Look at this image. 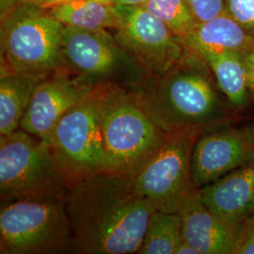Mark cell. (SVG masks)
I'll return each mask as SVG.
<instances>
[{
	"instance_id": "obj_1",
	"label": "cell",
	"mask_w": 254,
	"mask_h": 254,
	"mask_svg": "<svg viewBox=\"0 0 254 254\" xmlns=\"http://www.w3.org/2000/svg\"><path fill=\"white\" fill-rule=\"evenodd\" d=\"M73 253L137 254L153 202L137 194L132 177L101 172L71 188L65 198Z\"/></svg>"
},
{
	"instance_id": "obj_2",
	"label": "cell",
	"mask_w": 254,
	"mask_h": 254,
	"mask_svg": "<svg viewBox=\"0 0 254 254\" xmlns=\"http://www.w3.org/2000/svg\"><path fill=\"white\" fill-rule=\"evenodd\" d=\"M135 91L151 117L167 133L244 118L219 90L208 64L190 51L169 71L150 77Z\"/></svg>"
},
{
	"instance_id": "obj_3",
	"label": "cell",
	"mask_w": 254,
	"mask_h": 254,
	"mask_svg": "<svg viewBox=\"0 0 254 254\" xmlns=\"http://www.w3.org/2000/svg\"><path fill=\"white\" fill-rule=\"evenodd\" d=\"M99 86L105 172L132 176L169 133L154 122L135 90Z\"/></svg>"
},
{
	"instance_id": "obj_4",
	"label": "cell",
	"mask_w": 254,
	"mask_h": 254,
	"mask_svg": "<svg viewBox=\"0 0 254 254\" xmlns=\"http://www.w3.org/2000/svg\"><path fill=\"white\" fill-rule=\"evenodd\" d=\"M64 27L46 8L20 2L1 17V68L38 75L65 71L62 55Z\"/></svg>"
},
{
	"instance_id": "obj_5",
	"label": "cell",
	"mask_w": 254,
	"mask_h": 254,
	"mask_svg": "<svg viewBox=\"0 0 254 254\" xmlns=\"http://www.w3.org/2000/svg\"><path fill=\"white\" fill-rule=\"evenodd\" d=\"M0 253H73V235L64 198L1 202Z\"/></svg>"
},
{
	"instance_id": "obj_6",
	"label": "cell",
	"mask_w": 254,
	"mask_h": 254,
	"mask_svg": "<svg viewBox=\"0 0 254 254\" xmlns=\"http://www.w3.org/2000/svg\"><path fill=\"white\" fill-rule=\"evenodd\" d=\"M42 139L69 190L92 175L105 172L100 86L96 85Z\"/></svg>"
},
{
	"instance_id": "obj_7",
	"label": "cell",
	"mask_w": 254,
	"mask_h": 254,
	"mask_svg": "<svg viewBox=\"0 0 254 254\" xmlns=\"http://www.w3.org/2000/svg\"><path fill=\"white\" fill-rule=\"evenodd\" d=\"M64 70L91 85H116L138 90L150 75L121 46L109 29L64 26L62 36Z\"/></svg>"
},
{
	"instance_id": "obj_8",
	"label": "cell",
	"mask_w": 254,
	"mask_h": 254,
	"mask_svg": "<svg viewBox=\"0 0 254 254\" xmlns=\"http://www.w3.org/2000/svg\"><path fill=\"white\" fill-rule=\"evenodd\" d=\"M205 128L186 127L169 133L131 176L135 191L151 200L156 210L178 213L183 204L199 190L192 176V152Z\"/></svg>"
},
{
	"instance_id": "obj_9",
	"label": "cell",
	"mask_w": 254,
	"mask_h": 254,
	"mask_svg": "<svg viewBox=\"0 0 254 254\" xmlns=\"http://www.w3.org/2000/svg\"><path fill=\"white\" fill-rule=\"evenodd\" d=\"M68 191L42 138L21 128L0 136L1 202L19 199H65Z\"/></svg>"
},
{
	"instance_id": "obj_10",
	"label": "cell",
	"mask_w": 254,
	"mask_h": 254,
	"mask_svg": "<svg viewBox=\"0 0 254 254\" xmlns=\"http://www.w3.org/2000/svg\"><path fill=\"white\" fill-rule=\"evenodd\" d=\"M116 8L120 26L111 31L150 77L169 71L189 51L166 24L142 6L118 4Z\"/></svg>"
},
{
	"instance_id": "obj_11",
	"label": "cell",
	"mask_w": 254,
	"mask_h": 254,
	"mask_svg": "<svg viewBox=\"0 0 254 254\" xmlns=\"http://www.w3.org/2000/svg\"><path fill=\"white\" fill-rule=\"evenodd\" d=\"M253 163L254 119L243 118L207 127L200 133L193 147V181L200 189Z\"/></svg>"
},
{
	"instance_id": "obj_12",
	"label": "cell",
	"mask_w": 254,
	"mask_h": 254,
	"mask_svg": "<svg viewBox=\"0 0 254 254\" xmlns=\"http://www.w3.org/2000/svg\"><path fill=\"white\" fill-rule=\"evenodd\" d=\"M95 86L67 71L49 74L37 86L20 128L45 138Z\"/></svg>"
},
{
	"instance_id": "obj_13",
	"label": "cell",
	"mask_w": 254,
	"mask_h": 254,
	"mask_svg": "<svg viewBox=\"0 0 254 254\" xmlns=\"http://www.w3.org/2000/svg\"><path fill=\"white\" fill-rule=\"evenodd\" d=\"M185 241L200 254H233L236 226L218 218L205 205L198 190L178 211Z\"/></svg>"
},
{
	"instance_id": "obj_14",
	"label": "cell",
	"mask_w": 254,
	"mask_h": 254,
	"mask_svg": "<svg viewBox=\"0 0 254 254\" xmlns=\"http://www.w3.org/2000/svg\"><path fill=\"white\" fill-rule=\"evenodd\" d=\"M199 191L203 202L215 215L237 226L254 213V163L228 173Z\"/></svg>"
},
{
	"instance_id": "obj_15",
	"label": "cell",
	"mask_w": 254,
	"mask_h": 254,
	"mask_svg": "<svg viewBox=\"0 0 254 254\" xmlns=\"http://www.w3.org/2000/svg\"><path fill=\"white\" fill-rule=\"evenodd\" d=\"M190 52L243 53L254 48V35L225 11L199 25L184 43Z\"/></svg>"
},
{
	"instance_id": "obj_16",
	"label": "cell",
	"mask_w": 254,
	"mask_h": 254,
	"mask_svg": "<svg viewBox=\"0 0 254 254\" xmlns=\"http://www.w3.org/2000/svg\"><path fill=\"white\" fill-rule=\"evenodd\" d=\"M48 75L13 73L1 68L0 136L20 128L37 86Z\"/></svg>"
},
{
	"instance_id": "obj_17",
	"label": "cell",
	"mask_w": 254,
	"mask_h": 254,
	"mask_svg": "<svg viewBox=\"0 0 254 254\" xmlns=\"http://www.w3.org/2000/svg\"><path fill=\"white\" fill-rule=\"evenodd\" d=\"M208 64L219 90L237 113L254 103L246 76L240 53L207 52L200 55Z\"/></svg>"
},
{
	"instance_id": "obj_18",
	"label": "cell",
	"mask_w": 254,
	"mask_h": 254,
	"mask_svg": "<svg viewBox=\"0 0 254 254\" xmlns=\"http://www.w3.org/2000/svg\"><path fill=\"white\" fill-rule=\"evenodd\" d=\"M50 15L64 26L84 29L113 30L120 26L116 6L90 0H73L48 8Z\"/></svg>"
},
{
	"instance_id": "obj_19",
	"label": "cell",
	"mask_w": 254,
	"mask_h": 254,
	"mask_svg": "<svg viewBox=\"0 0 254 254\" xmlns=\"http://www.w3.org/2000/svg\"><path fill=\"white\" fill-rule=\"evenodd\" d=\"M184 240L179 213L154 211L148 221L138 254H176Z\"/></svg>"
},
{
	"instance_id": "obj_20",
	"label": "cell",
	"mask_w": 254,
	"mask_h": 254,
	"mask_svg": "<svg viewBox=\"0 0 254 254\" xmlns=\"http://www.w3.org/2000/svg\"><path fill=\"white\" fill-rule=\"evenodd\" d=\"M140 6L166 24L183 45L199 25L187 0H147Z\"/></svg>"
},
{
	"instance_id": "obj_21",
	"label": "cell",
	"mask_w": 254,
	"mask_h": 254,
	"mask_svg": "<svg viewBox=\"0 0 254 254\" xmlns=\"http://www.w3.org/2000/svg\"><path fill=\"white\" fill-rule=\"evenodd\" d=\"M224 11L254 35V0H225Z\"/></svg>"
},
{
	"instance_id": "obj_22",
	"label": "cell",
	"mask_w": 254,
	"mask_h": 254,
	"mask_svg": "<svg viewBox=\"0 0 254 254\" xmlns=\"http://www.w3.org/2000/svg\"><path fill=\"white\" fill-rule=\"evenodd\" d=\"M233 254H254V213L237 224Z\"/></svg>"
},
{
	"instance_id": "obj_23",
	"label": "cell",
	"mask_w": 254,
	"mask_h": 254,
	"mask_svg": "<svg viewBox=\"0 0 254 254\" xmlns=\"http://www.w3.org/2000/svg\"><path fill=\"white\" fill-rule=\"evenodd\" d=\"M199 23L222 13L225 9V0H187Z\"/></svg>"
},
{
	"instance_id": "obj_24",
	"label": "cell",
	"mask_w": 254,
	"mask_h": 254,
	"mask_svg": "<svg viewBox=\"0 0 254 254\" xmlns=\"http://www.w3.org/2000/svg\"><path fill=\"white\" fill-rule=\"evenodd\" d=\"M240 55L245 69L248 85L254 100V48L240 53Z\"/></svg>"
},
{
	"instance_id": "obj_25",
	"label": "cell",
	"mask_w": 254,
	"mask_h": 254,
	"mask_svg": "<svg viewBox=\"0 0 254 254\" xmlns=\"http://www.w3.org/2000/svg\"><path fill=\"white\" fill-rule=\"evenodd\" d=\"M49 0H1V16L6 15L10 9H13L20 2H27L44 7Z\"/></svg>"
},
{
	"instance_id": "obj_26",
	"label": "cell",
	"mask_w": 254,
	"mask_h": 254,
	"mask_svg": "<svg viewBox=\"0 0 254 254\" xmlns=\"http://www.w3.org/2000/svg\"><path fill=\"white\" fill-rule=\"evenodd\" d=\"M176 254H200L198 253V251L191 246L190 243H188L187 241L183 240L181 244L178 247Z\"/></svg>"
},
{
	"instance_id": "obj_27",
	"label": "cell",
	"mask_w": 254,
	"mask_h": 254,
	"mask_svg": "<svg viewBox=\"0 0 254 254\" xmlns=\"http://www.w3.org/2000/svg\"><path fill=\"white\" fill-rule=\"evenodd\" d=\"M147 0H119L120 5H141Z\"/></svg>"
},
{
	"instance_id": "obj_28",
	"label": "cell",
	"mask_w": 254,
	"mask_h": 254,
	"mask_svg": "<svg viewBox=\"0 0 254 254\" xmlns=\"http://www.w3.org/2000/svg\"><path fill=\"white\" fill-rule=\"evenodd\" d=\"M69 1H73V0H49L46 5L44 6V8L48 9V8H51V7H54L56 5H60V4H63V3H66V2H69Z\"/></svg>"
},
{
	"instance_id": "obj_29",
	"label": "cell",
	"mask_w": 254,
	"mask_h": 254,
	"mask_svg": "<svg viewBox=\"0 0 254 254\" xmlns=\"http://www.w3.org/2000/svg\"><path fill=\"white\" fill-rule=\"evenodd\" d=\"M90 1H94V2H98L101 4H105V5H110V6H116L118 5L119 0H90Z\"/></svg>"
}]
</instances>
